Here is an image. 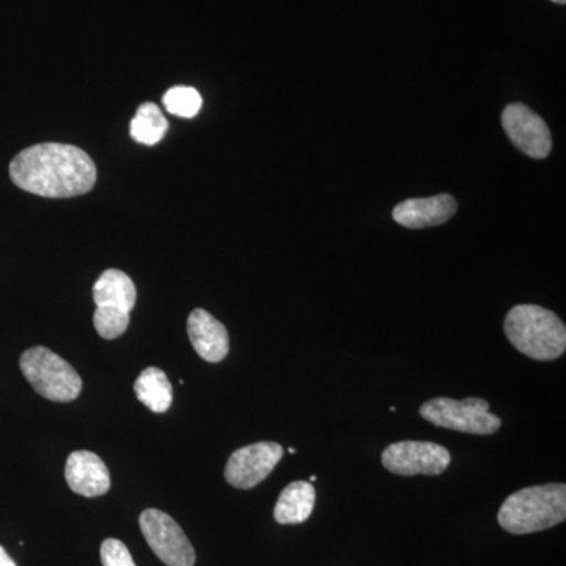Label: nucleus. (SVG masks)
<instances>
[{"mask_svg":"<svg viewBox=\"0 0 566 566\" xmlns=\"http://www.w3.org/2000/svg\"><path fill=\"white\" fill-rule=\"evenodd\" d=\"M283 457V447L264 441L234 450L227 461V483L238 490H252L264 482Z\"/></svg>","mask_w":566,"mask_h":566,"instance_id":"nucleus-8","label":"nucleus"},{"mask_svg":"<svg viewBox=\"0 0 566 566\" xmlns=\"http://www.w3.org/2000/svg\"><path fill=\"white\" fill-rule=\"evenodd\" d=\"M167 129H169V122L155 103L142 104L129 126L133 139L148 147L161 142Z\"/></svg>","mask_w":566,"mask_h":566,"instance_id":"nucleus-16","label":"nucleus"},{"mask_svg":"<svg viewBox=\"0 0 566 566\" xmlns=\"http://www.w3.org/2000/svg\"><path fill=\"white\" fill-rule=\"evenodd\" d=\"M129 322H132L129 314L109 307H96L95 315H93L96 333L104 340H114V338L120 337L128 329Z\"/></svg>","mask_w":566,"mask_h":566,"instance_id":"nucleus-18","label":"nucleus"},{"mask_svg":"<svg viewBox=\"0 0 566 566\" xmlns=\"http://www.w3.org/2000/svg\"><path fill=\"white\" fill-rule=\"evenodd\" d=\"M0 566H17V564L13 562V558L7 554V551L3 549L2 546H0Z\"/></svg>","mask_w":566,"mask_h":566,"instance_id":"nucleus-20","label":"nucleus"},{"mask_svg":"<svg viewBox=\"0 0 566 566\" xmlns=\"http://www.w3.org/2000/svg\"><path fill=\"white\" fill-rule=\"evenodd\" d=\"M502 126L517 150L534 159L549 156L553 142L546 122L524 104L515 103L502 112Z\"/></svg>","mask_w":566,"mask_h":566,"instance_id":"nucleus-9","label":"nucleus"},{"mask_svg":"<svg viewBox=\"0 0 566 566\" xmlns=\"http://www.w3.org/2000/svg\"><path fill=\"white\" fill-rule=\"evenodd\" d=\"M504 331L517 352L549 363L564 356L566 327L554 312L535 304H521L505 316Z\"/></svg>","mask_w":566,"mask_h":566,"instance_id":"nucleus-3","label":"nucleus"},{"mask_svg":"<svg viewBox=\"0 0 566 566\" xmlns=\"http://www.w3.org/2000/svg\"><path fill=\"white\" fill-rule=\"evenodd\" d=\"M382 465L395 475H441L452 461L444 446L427 441H400L386 447Z\"/></svg>","mask_w":566,"mask_h":566,"instance_id":"nucleus-7","label":"nucleus"},{"mask_svg":"<svg viewBox=\"0 0 566 566\" xmlns=\"http://www.w3.org/2000/svg\"><path fill=\"white\" fill-rule=\"evenodd\" d=\"M140 531L153 553L167 566L196 565V551L177 521L161 510L148 509L139 517Z\"/></svg>","mask_w":566,"mask_h":566,"instance_id":"nucleus-6","label":"nucleus"},{"mask_svg":"<svg viewBox=\"0 0 566 566\" xmlns=\"http://www.w3.org/2000/svg\"><path fill=\"white\" fill-rule=\"evenodd\" d=\"M134 392L137 400L155 415H164L172 406L174 387L161 368H145L134 382Z\"/></svg>","mask_w":566,"mask_h":566,"instance_id":"nucleus-15","label":"nucleus"},{"mask_svg":"<svg viewBox=\"0 0 566 566\" xmlns=\"http://www.w3.org/2000/svg\"><path fill=\"white\" fill-rule=\"evenodd\" d=\"M499 524L513 535H528L558 526L566 520V486L547 483L523 488L505 499Z\"/></svg>","mask_w":566,"mask_h":566,"instance_id":"nucleus-2","label":"nucleus"},{"mask_svg":"<svg viewBox=\"0 0 566 566\" xmlns=\"http://www.w3.org/2000/svg\"><path fill=\"white\" fill-rule=\"evenodd\" d=\"M289 452L290 453H296V449H293V447H292V449H289Z\"/></svg>","mask_w":566,"mask_h":566,"instance_id":"nucleus-22","label":"nucleus"},{"mask_svg":"<svg viewBox=\"0 0 566 566\" xmlns=\"http://www.w3.org/2000/svg\"><path fill=\"white\" fill-rule=\"evenodd\" d=\"M93 300L96 307H109L132 314L137 300L136 285L123 271L107 270L93 286Z\"/></svg>","mask_w":566,"mask_h":566,"instance_id":"nucleus-13","label":"nucleus"},{"mask_svg":"<svg viewBox=\"0 0 566 566\" xmlns=\"http://www.w3.org/2000/svg\"><path fill=\"white\" fill-rule=\"evenodd\" d=\"M315 480H316V475H312V476H311V483H312V482H315Z\"/></svg>","mask_w":566,"mask_h":566,"instance_id":"nucleus-23","label":"nucleus"},{"mask_svg":"<svg viewBox=\"0 0 566 566\" xmlns=\"http://www.w3.org/2000/svg\"><path fill=\"white\" fill-rule=\"evenodd\" d=\"M188 335L196 353L207 363H222L230 352L229 331L203 308H196L189 315Z\"/></svg>","mask_w":566,"mask_h":566,"instance_id":"nucleus-11","label":"nucleus"},{"mask_svg":"<svg viewBox=\"0 0 566 566\" xmlns=\"http://www.w3.org/2000/svg\"><path fill=\"white\" fill-rule=\"evenodd\" d=\"M10 177L22 191L48 199H70L92 191L96 166L81 148L50 142L17 155L10 163Z\"/></svg>","mask_w":566,"mask_h":566,"instance_id":"nucleus-1","label":"nucleus"},{"mask_svg":"<svg viewBox=\"0 0 566 566\" xmlns=\"http://www.w3.org/2000/svg\"><path fill=\"white\" fill-rule=\"evenodd\" d=\"M22 375L41 397L57 403H70L82 392V378L73 365L44 346L22 353Z\"/></svg>","mask_w":566,"mask_h":566,"instance_id":"nucleus-4","label":"nucleus"},{"mask_svg":"<svg viewBox=\"0 0 566 566\" xmlns=\"http://www.w3.org/2000/svg\"><path fill=\"white\" fill-rule=\"evenodd\" d=\"M551 2L558 3V6H565L566 0H551Z\"/></svg>","mask_w":566,"mask_h":566,"instance_id":"nucleus-21","label":"nucleus"},{"mask_svg":"<svg viewBox=\"0 0 566 566\" xmlns=\"http://www.w3.org/2000/svg\"><path fill=\"white\" fill-rule=\"evenodd\" d=\"M164 107L172 115L192 118L202 109V96L192 87H172L163 98Z\"/></svg>","mask_w":566,"mask_h":566,"instance_id":"nucleus-17","label":"nucleus"},{"mask_svg":"<svg viewBox=\"0 0 566 566\" xmlns=\"http://www.w3.org/2000/svg\"><path fill=\"white\" fill-rule=\"evenodd\" d=\"M457 208V200L449 193L428 199H409L395 207L394 219L406 229H427L450 221Z\"/></svg>","mask_w":566,"mask_h":566,"instance_id":"nucleus-12","label":"nucleus"},{"mask_svg":"<svg viewBox=\"0 0 566 566\" xmlns=\"http://www.w3.org/2000/svg\"><path fill=\"white\" fill-rule=\"evenodd\" d=\"M422 419L433 423L434 427L460 433L490 436L499 431L502 420L491 415L490 403L483 398H453L439 397L424 401L419 409Z\"/></svg>","mask_w":566,"mask_h":566,"instance_id":"nucleus-5","label":"nucleus"},{"mask_svg":"<svg viewBox=\"0 0 566 566\" xmlns=\"http://www.w3.org/2000/svg\"><path fill=\"white\" fill-rule=\"evenodd\" d=\"M66 483L73 493L98 497L111 490V474L102 458L88 450L71 453L65 465Z\"/></svg>","mask_w":566,"mask_h":566,"instance_id":"nucleus-10","label":"nucleus"},{"mask_svg":"<svg viewBox=\"0 0 566 566\" xmlns=\"http://www.w3.org/2000/svg\"><path fill=\"white\" fill-rule=\"evenodd\" d=\"M103 566H137L128 547L120 539L107 538L102 545Z\"/></svg>","mask_w":566,"mask_h":566,"instance_id":"nucleus-19","label":"nucleus"},{"mask_svg":"<svg viewBox=\"0 0 566 566\" xmlns=\"http://www.w3.org/2000/svg\"><path fill=\"white\" fill-rule=\"evenodd\" d=\"M316 491L311 482L290 483L279 495L274 506V520L279 524H303L314 512Z\"/></svg>","mask_w":566,"mask_h":566,"instance_id":"nucleus-14","label":"nucleus"}]
</instances>
